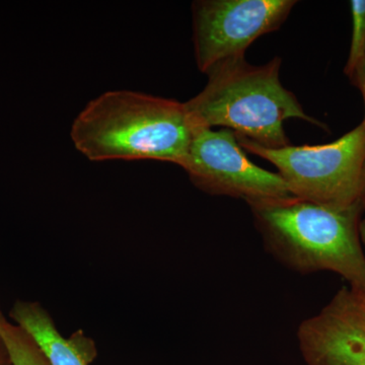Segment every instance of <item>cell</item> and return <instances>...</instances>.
I'll return each instance as SVG.
<instances>
[{
	"instance_id": "6da1fadb",
	"label": "cell",
	"mask_w": 365,
	"mask_h": 365,
	"mask_svg": "<svg viewBox=\"0 0 365 365\" xmlns=\"http://www.w3.org/2000/svg\"><path fill=\"white\" fill-rule=\"evenodd\" d=\"M197 129L185 103L112 91L86 106L71 136L76 150L93 162L150 160L179 165Z\"/></svg>"
},
{
	"instance_id": "7a4b0ae2",
	"label": "cell",
	"mask_w": 365,
	"mask_h": 365,
	"mask_svg": "<svg viewBox=\"0 0 365 365\" xmlns=\"http://www.w3.org/2000/svg\"><path fill=\"white\" fill-rule=\"evenodd\" d=\"M266 249L287 267L307 274L331 271L365 294L360 241L364 205L339 209L294 196L248 201Z\"/></svg>"
},
{
	"instance_id": "3957f363",
	"label": "cell",
	"mask_w": 365,
	"mask_h": 365,
	"mask_svg": "<svg viewBox=\"0 0 365 365\" xmlns=\"http://www.w3.org/2000/svg\"><path fill=\"white\" fill-rule=\"evenodd\" d=\"M280 66L278 57L256 66L242 56L212 67L203 91L185 103L197 128L223 127L262 148L277 150L290 145L284 131L287 120L322 125L282 86Z\"/></svg>"
},
{
	"instance_id": "277c9868",
	"label": "cell",
	"mask_w": 365,
	"mask_h": 365,
	"mask_svg": "<svg viewBox=\"0 0 365 365\" xmlns=\"http://www.w3.org/2000/svg\"><path fill=\"white\" fill-rule=\"evenodd\" d=\"M240 146L275 165L292 196L345 209L365 206V123L333 143L269 150L244 137Z\"/></svg>"
},
{
	"instance_id": "5b68a950",
	"label": "cell",
	"mask_w": 365,
	"mask_h": 365,
	"mask_svg": "<svg viewBox=\"0 0 365 365\" xmlns=\"http://www.w3.org/2000/svg\"><path fill=\"white\" fill-rule=\"evenodd\" d=\"M294 0H200L192 6L198 69L207 73L225 60L245 56L255 40L278 30Z\"/></svg>"
},
{
	"instance_id": "8992f818",
	"label": "cell",
	"mask_w": 365,
	"mask_h": 365,
	"mask_svg": "<svg viewBox=\"0 0 365 365\" xmlns=\"http://www.w3.org/2000/svg\"><path fill=\"white\" fill-rule=\"evenodd\" d=\"M180 167L211 195L244 199L292 196L279 174L261 169L245 155L234 132L198 128Z\"/></svg>"
},
{
	"instance_id": "52a82bcc",
	"label": "cell",
	"mask_w": 365,
	"mask_h": 365,
	"mask_svg": "<svg viewBox=\"0 0 365 365\" xmlns=\"http://www.w3.org/2000/svg\"><path fill=\"white\" fill-rule=\"evenodd\" d=\"M297 340L307 365H365V294L341 287L300 324Z\"/></svg>"
},
{
	"instance_id": "ba28073f",
	"label": "cell",
	"mask_w": 365,
	"mask_h": 365,
	"mask_svg": "<svg viewBox=\"0 0 365 365\" xmlns=\"http://www.w3.org/2000/svg\"><path fill=\"white\" fill-rule=\"evenodd\" d=\"M9 317L32 338L51 365H90L97 357V346L91 338L83 331L64 338L38 302L18 300Z\"/></svg>"
},
{
	"instance_id": "9c48e42d",
	"label": "cell",
	"mask_w": 365,
	"mask_h": 365,
	"mask_svg": "<svg viewBox=\"0 0 365 365\" xmlns=\"http://www.w3.org/2000/svg\"><path fill=\"white\" fill-rule=\"evenodd\" d=\"M0 341L11 365H51L32 338L6 319L0 326Z\"/></svg>"
},
{
	"instance_id": "30bf717a",
	"label": "cell",
	"mask_w": 365,
	"mask_h": 365,
	"mask_svg": "<svg viewBox=\"0 0 365 365\" xmlns=\"http://www.w3.org/2000/svg\"><path fill=\"white\" fill-rule=\"evenodd\" d=\"M352 16V36L349 55L344 72L347 78L352 76L365 57V0L350 1Z\"/></svg>"
},
{
	"instance_id": "8fae6325",
	"label": "cell",
	"mask_w": 365,
	"mask_h": 365,
	"mask_svg": "<svg viewBox=\"0 0 365 365\" xmlns=\"http://www.w3.org/2000/svg\"><path fill=\"white\" fill-rule=\"evenodd\" d=\"M350 81L353 86H356L359 88L360 93H361L362 98H364V108H365V57L362 60L361 63L359 66L355 69L353 74L349 78ZM365 123V118L364 120Z\"/></svg>"
},
{
	"instance_id": "7c38bea8",
	"label": "cell",
	"mask_w": 365,
	"mask_h": 365,
	"mask_svg": "<svg viewBox=\"0 0 365 365\" xmlns=\"http://www.w3.org/2000/svg\"><path fill=\"white\" fill-rule=\"evenodd\" d=\"M359 235L360 241L362 240V242H364L365 245V220H362V222H360Z\"/></svg>"
},
{
	"instance_id": "4fadbf2b",
	"label": "cell",
	"mask_w": 365,
	"mask_h": 365,
	"mask_svg": "<svg viewBox=\"0 0 365 365\" xmlns=\"http://www.w3.org/2000/svg\"><path fill=\"white\" fill-rule=\"evenodd\" d=\"M0 365H11V364H9V359H7L6 350H4V357H2L1 362H0Z\"/></svg>"
},
{
	"instance_id": "5bb4252c",
	"label": "cell",
	"mask_w": 365,
	"mask_h": 365,
	"mask_svg": "<svg viewBox=\"0 0 365 365\" xmlns=\"http://www.w3.org/2000/svg\"><path fill=\"white\" fill-rule=\"evenodd\" d=\"M4 345H2L1 341H0V362H1L2 357H4Z\"/></svg>"
},
{
	"instance_id": "9a60e30c",
	"label": "cell",
	"mask_w": 365,
	"mask_h": 365,
	"mask_svg": "<svg viewBox=\"0 0 365 365\" xmlns=\"http://www.w3.org/2000/svg\"><path fill=\"white\" fill-rule=\"evenodd\" d=\"M4 321V317L2 316L1 311H0V326H1L2 322Z\"/></svg>"
}]
</instances>
